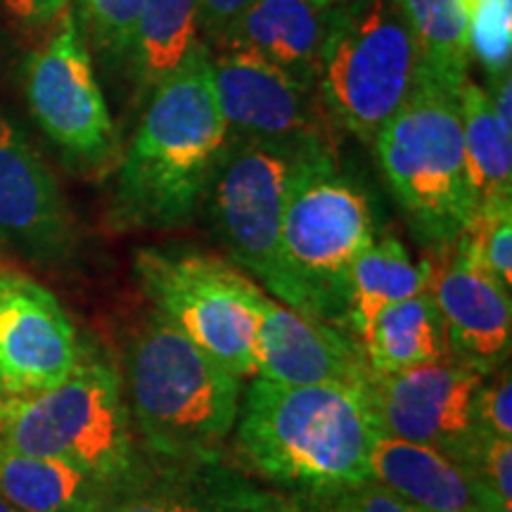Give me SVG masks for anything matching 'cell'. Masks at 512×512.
<instances>
[{"instance_id":"cell-32","label":"cell","mask_w":512,"mask_h":512,"mask_svg":"<svg viewBox=\"0 0 512 512\" xmlns=\"http://www.w3.org/2000/svg\"><path fill=\"white\" fill-rule=\"evenodd\" d=\"M5 12L29 27H41V24L53 22L62 15L69 0H0Z\"/></svg>"},{"instance_id":"cell-17","label":"cell","mask_w":512,"mask_h":512,"mask_svg":"<svg viewBox=\"0 0 512 512\" xmlns=\"http://www.w3.org/2000/svg\"><path fill=\"white\" fill-rule=\"evenodd\" d=\"M332 8L313 0H249L219 48H245L316 88Z\"/></svg>"},{"instance_id":"cell-20","label":"cell","mask_w":512,"mask_h":512,"mask_svg":"<svg viewBox=\"0 0 512 512\" xmlns=\"http://www.w3.org/2000/svg\"><path fill=\"white\" fill-rule=\"evenodd\" d=\"M430 278V259L415 261L396 235L375 238L351 266L344 325L361 344L384 309L430 290Z\"/></svg>"},{"instance_id":"cell-18","label":"cell","mask_w":512,"mask_h":512,"mask_svg":"<svg viewBox=\"0 0 512 512\" xmlns=\"http://www.w3.org/2000/svg\"><path fill=\"white\" fill-rule=\"evenodd\" d=\"M370 479L425 512H477L470 479L432 446L380 434L370 453Z\"/></svg>"},{"instance_id":"cell-25","label":"cell","mask_w":512,"mask_h":512,"mask_svg":"<svg viewBox=\"0 0 512 512\" xmlns=\"http://www.w3.org/2000/svg\"><path fill=\"white\" fill-rule=\"evenodd\" d=\"M145 0H74L72 10L86 46L102 60L124 64Z\"/></svg>"},{"instance_id":"cell-23","label":"cell","mask_w":512,"mask_h":512,"mask_svg":"<svg viewBox=\"0 0 512 512\" xmlns=\"http://www.w3.org/2000/svg\"><path fill=\"white\" fill-rule=\"evenodd\" d=\"M458 110L477 209L489 202H512V136L498 124L489 91L467 76L458 86Z\"/></svg>"},{"instance_id":"cell-15","label":"cell","mask_w":512,"mask_h":512,"mask_svg":"<svg viewBox=\"0 0 512 512\" xmlns=\"http://www.w3.org/2000/svg\"><path fill=\"white\" fill-rule=\"evenodd\" d=\"M76 230L55 176L8 117L0 114V247L41 268L62 266Z\"/></svg>"},{"instance_id":"cell-37","label":"cell","mask_w":512,"mask_h":512,"mask_svg":"<svg viewBox=\"0 0 512 512\" xmlns=\"http://www.w3.org/2000/svg\"><path fill=\"white\" fill-rule=\"evenodd\" d=\"M313 3L323 5V8H335V5H342V3H347V0H313Z\"/></svg>"},{"instance_id":"cell-9","label":"cell","mask_w":512,"mask_h":512,"mask_svg":"<svg viewBox=\"0 0 512 512\" xmlns=\"http://www.w3.org/2000/svg\"><path fill=\"white\" fill-rule=\"evenodd\" d=\"M297 155L290 147L228 138L202 200L230 259L256 275L278 299L285 290L280 230Z\"/></svg>"},{"instance_id":"cell-36","label":"cell","mask_w":512,"mask_h":512,"mask_svg":"<svg viewBox=\"0 0 512 512\" xmlns=\"http://www.w3.org/2000/svg\"><path fill=\"white\" fill-rule=\"evenodd\" d=\"M0 512H22L19 508H15L10 501H5L3 496H0Z\"/></svg>"},{"instance_id":"cell-6","label":"cell","mask_w":512,"mask_h":512,"mask_svg":"<svg viewBox=\"0 0 512 512\" xmlns=\"http://www.w3.org/2000/svg\"><path fill=\"white\" fill-rule=\"evenodd\" d=\"M0 441L27 456L62 460L117 489L128 484L136 465L117 368L83 351L72 375L57 387L3 401Z\"/></svg>"},{"instance_id":"cell-7","label":"cell","mask_w":512,"mask_h":512,"mask_svg":"<svg viewBox=\"0 0 512 512\" xmlns=\"http://www.w3.org/2000/svg\"><path fill=\"white\" fill-rule=\"evenodd\" d=\"M420 72L396 0H347L332 8L316 83L330 124L370 143L411 98Z\"/></svg>"},{"instance_id":"cell-4","label":"cell","mask_w":512,"mask_h":512,"mask_svg":"<svg viewBox=\"0 0 512 512\" xmlns=\"http://www.w3.org/2000/svg\"><path fill=\"white\" fill-rule=\"evenodd\" d=\"M128 413L159 456L214 453L240 413V380L155 313L126 356Z\"/></svg>"},{"instance_id":"cell-11","label":"cell","mask_w":512,"mask_h":512,"mask_svg":"<svg viewBox=\"0 0 512 512\" xmlns=\"http://www.w3.org/2000/svg\"><path fill=\"white\" fill-rule=\"evenodd\" d=\"M486 375L456 358L394 375H373L368 396L382 434L437 448L475 479L486 434L475 425V394Z\"/></svg>"},{"instance_id":"cell-2","label":"cell","mask_w":512,"mask_h":512,"mask_svg":"<svg viewBox=\"0 0 512 512\" xmlns=\"http://www.w3.org/2000/svg\"><path fill=\"white\" fill-rule=\"evenodd\" d=\"M238 444L273 482L313 491H347L370 479L380 422L368 384H275L247 389Z\"/></svg>"},{"instance_id":"cell-38","label":"cell","mask_w":512,"mask_h":512,"mask_svg":"<svg viewBox=\"0 0 512 512\" xmlns=\"http://www.w3.org/2000/svg\"><path fill=\"white\" fill-rule=\"evenodd\" d=\"M176 512H202V510L190 508V505H181V503H178V505H176Z\"/></svg>"},{"instance_id":"cell-16","label":"cell","mask_w":512,"mask_h":512,"mask_svg":"<svg viewBox=\"0 0 512 512\" xmlns=\"http://www.w3.org/2000/svg\"><path fill=\"white\" fill-rule=\"evenodd\" d=\"M254 368L275 384H366L373 380L361 344L337 325L302 316L266 297L254 339Z\"/></svg>"},{"instance_id":"cell-19","label":"cell","mask_w":512,"mask_h":512,"mask_svg":"<svg viewBox=\"0 0 512 512\" xmlns=\"http://www.w3.org/2000/svg\"><path fill=\"white\" fill-rule=\"evenodd\" d=\"M117 491L79 467L27 456L0 441V496L22 512H107Z\"/></svg>"},{"instance_id":"cell-5","label":"cell","mask_w":512,"mask_h":512,"mask_svg":"<svg viewBox=\"0 0 512 512\" xmlns=\"http://www.w3.org/2000/svg\"><path fill=\"white\" fill-rule=\"evenodd\" d=\"M373 143L389 190L413 233L434 249L456 242L477 214L458 91L420 72L413 95Z\"/></svg>"},{"instance_id":"cell-30","label":"cell","mask_w":512,"mask_h":512,"mask_svg":"<svg viewBox=\"0 0 512 512\" xmlns=\"http://www.w3.org/2000/svg\"><path fill=\"white\" fill-rule=\"evenodd\" d=\"M249 0H197L200 5V41L209 50L219 48L235 27Z\"/></svg>"},{"instance_id":"cell-21","label":"cell","mask_w":512,"mask_h":512,"mask_svg":"<svg viewBox=\"0 0 512 512\" xmlns=\"http://www.w3.org/2000/svg\"><path fill=\"white\" fill-rule=\"evenodd\" d=\"M361 349L373 375H394L451 358L444 316L432 292L384 309L361 339Z\"/></svg>"},{"instance_id":"cell-31","label":"cell","mask_w":512,"mask_h":512,"mask_svg":"<svg viewBox=\"0 0 512 512\" xmlns=\"http://www.w3.org/2000/svg\"><path fill=\"white\" fill-rule=\"evenodd\" d=\"M347 494L342 498V508L339 512H425L415 505L401 501L392 491L384 489L377 482H368L356 489L342 491Z\"/></svg>"},{"instance_id":"cell-1","label":"cell","mask_w":512,"mask_h":512,"mask_svg":"<svg viewBox=\"0 0 512 512\" xmlns=\"http://www.w3.org/2000/svg\"><path fill=\"white\" fill-rule=\"evenodd\" d=\"M228 143L209 48L200 41L147 95V110L119 162L112 223L119 230H174L195 219Z\"/></svg>"},{"instance_id":"cell-28","label":"cell","mask_w":512,"mask_h":512,"mask_svg":"<svg viewBox=\"0 0 512 512\" xmlns=\"http://www.w3.org/2000/svg\"><path fill=\"white\" fill-rule=\"evenodd\" d=\"M512 377L510 363L486 375L475 394V425L486 437L512 439Z\"/></svg>"},{"instance_id":"cell-22","label":"cell","mask_w":512,"mask_h":512,"mask_svg":"<svg viewBox=\"0 0 512 512\" xmlns=\"http://www.w3.org/2000/svg\"><path fill=\"white\" fill-rule=\"evenodd\" d=\"M200 43V5L197 0H145L133 29L124 67L147 98L166 76L181 67Z\"/></svg>"},{"instance_id":"cell-34","label":"cell","mask_w":512,"mask_h":512,"mask_svg":"<svg viewBox=\"0 0 512 512\" xmlns=\"http://www.w3.org/2000/svg\"><path fill=\"white\" fill-rule=\"evenodd\" d=\"M470 491H472V501H475L477 512H512L510 503L505 501L496 489H491L486 482L470 479Z\"/></svg>"},{"instance_id":"cell-26","label":"cell","mask_w":512,"mask_h":512,"mask_svg":"<svg viewBox=\"0 0 512 512\" xmlns=\"http://www.w3.org/2000/svg\"><path fill=\"white\" fill-rule=\"evenodd\" d=\"M470 31V55H475L491 79L510 72L512 0H463Z\"/></svg>"},{"instance_id":"cell-14","label":"cell","mask_w":512,"mask_h":512,"mask_svg":"<svg viewBox=\"0 0 512 512\" xmlns=\"http://www.w3.org/2000/svg\"><path fill=\"white\" fill-rule=\"evenodd\" d=\"M430 292L444 316L456 361L491 375L508 366L512 344L510 290L491 275L463 238L430 259Z\"/></svg>"},{"instance_id":"cell-12","label":"cell","mask_w":512,"mask_h":512,"mask_svg":"<svg viewBox=\"0 0 512 512\" xmlns=\"http://www.w3.org/2000/svg\"><path fill=\"white\" fill-rule=\"evenodd\" d=\"M230 140L309 150L330 145L318 91L245 48L209 50Z\"/></svg>"},{"instance_id":"cell-24","label":"cell","mask_w":512,"mask_h":512,"mask_svg":"<svg viewBox=\"0 0 512 512\" xmlns=\"http://www.w3.org/2000/svg\"><path fill=\"white\" fill-rule=\"evenodd\" d=\"M411 29L422 72L458 91L470 67V31L463 0H396Z\"/></svg>"},{"instance_id":"cell-3","label":"cell","mask_w":512,"mask_h":512,"mask_svg":"<svg viewBox=\"0 0 512 512\" xmlns=\"http://www.w3.org/2000/svg\"><path fill=\"white\" fill-rule=\"evenodd\" d=\"M373 240V207L366 192L339 171L332 147L299 152L280 230V302L302 316L344 325L351 266Z\"/></svg>"},{"instance_id":"cell-39","label":"cell","mask_w":512,"mask_h":512,"mask_svg":"<svg viewBox=\"0 0 512 512\" xmlns=\"http://www.w3.org/2000/svg\"><path fill=\"white\" fill-rule=\"evenodd\" d=\"M5 399H8V396H5V394H3V389H0V406H3V401H5Z\"/></svg>"},{"instance_id":"cell-35","label":"cell","mask_w":512,"mask_h":512,"mask_svg":"<svg viewBox=\"0 0 512 512\" xmlns=\"http://www.w3.org/2000/svg\"><path fill=\"white\" fill-rule=\"evenodd\" d=\"M174 501L169 498H136V501H128L126 505H121L117 512H176Z\"/></svg>"},{"instance_id":"cell-13","label":"cell","mask_w":512,"mask_h":512,"mask_svg":"<svg viewBox=\"0 0 512 512\" xmlns=\"http://www.w3.org/2000/svg\"><path fill=\"white\" fill-rule=\"evenodd\" d=\"M81 356L79 337L53 292L29 275L0 268V389L34 396L67 380Z\"/></svg>"},{"instance_id":"cell-10","label":"cell","mask_w":512,"mask_h":512,"mask_svg":"<svg viewBox=\"0 0 512 512\" xmlns=\"http://www.w3.org/2000/svg\"><path fill=\"white\" fill-rule=\"evenodd\" d=\"M27 100L36 124L72 162L102 169L117 157V128L72 5L57 17L46 46L29 57Z\"/></svg>"},{"instance_id":"cell-29","label":"cell","mask_w":512,"mask_h":512,"mask_svg":"<svg viewBox=\"0 0 512 512\" xmlns=\"http://www.w3.org/2000/svg\"><path fill=\"white\" fill-rule=\"evenodd\" d=\"M475 479L496 489L505 501H512V446L510 439L484 437L479 451Z\"/></svg>"},{"instance_id":"cell-33","label":"cell","mask_w":512,"mask_h":512,"mask_svg":"<svg viewBox=\"0 0 512 512\" xmlns=\"http://www.w3.org/2000/svg\"><path fill=\"white\" fill-rule=\"evenodd\" d=\"M494 81V88H491V102H494V112L498 117V124L508 136H512V107H510V100H512V76L510 72H505L501 76H496Z\"/></svg>"},{"instance_id":"cell-27","label":"cell","mask_w":512,"mask_h":512,"mask_svg":"<svg viewBox=\"0 0 512 512\" xmlns=\"http://www.w3.org/2000/svg\"><path fill=\"white\" fill-rule=\"evenodd\" d=\"M460 238L475 252L482 266L501 283L512 287V202H489L477 209L475 219Z\"/></svg>"},{"instance_id":"cell-8","label":"cell","mask_w":512,"mask_h":512,"mask_svg":"<svg viewBox=\"0 0 512 512\" xmlns=\"http://www.w3.org/2000/svg\"><path fill=\"white\" fill-rule=\"evenodd\" d=\"M136 275L159 313L238 377L256 375L254 339L266 294L240 268L197 249H143Z\"/></svg>"}]
</instances>
